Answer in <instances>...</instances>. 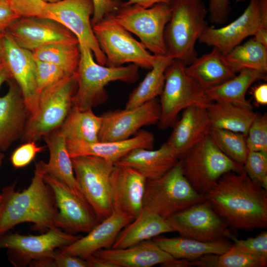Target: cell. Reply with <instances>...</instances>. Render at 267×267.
I'll return each mask as SVG.
<instances>
[{
  "mask_svg": "<svg viewBox=\"0 0 267 267\" xmlns=\"http://www.w3.org/2000/svg\"><path fill=\"white\" fill-rule=\"evenodd\" d=\"M81 236L54 227L38 235L5 233L0 236V249H7L10 261L15 266L51 258L56 249L73 243Z\"/></svg>",
  "mask_w": 267,
  "mask_h": 267,
  "instance_id": "cell-12",
  "label": "cell"
},
{
  "mask_svg": "<svg viewBox=\"0 0 267 267\" xmlns=\"http://www.w3.org/2000/svg\"><path fill=\"white\" fill-rule=\"evenodd\" d=\"M165 31L167 54L185 66L197 57L195 44L207 26L208 10L202 0H174Z\"/></svg>",
  "mask_w": 267,
  "mask_h": 267,
  "instance_id": "cell-4",
  "label": "cell"
},
{
  "mask_svg": "<svg viewBox=\"0 0 267 267\" xmlns=\"http://www.w3.org/2000/svg\"><path fill=\"white\" fill-rule=\"evenodd\" d=\"M1 153V149L0 148V153Z\"/></svg>",
  "mask_w": 267,
  "mask_h": 267,
  "instance_id": "cell-58",
  "label": "cell"
},
{
  "mask_svg": "<svg viewBox=\"0 0 267 267\" xmlns=\"http://www.w3.org/2000/svg\"><path fill=\"white\" fill-rule=\"evenodd\" d=\"M174 231L181 236L201 241L215 242L229 238L227 223L205 200L166 219Z\"/></svg>",
  "mask_w": 267,
  "mask_h": 267,
  "instance_id": "cell-15",
  "label": "cell"
},
{
  "mask_svg": "<svg viewBox=\"0 0 267 267\" xmlns=\"http://www.w3.org/2000/svg\"><path fill=\"white\" fill-rule=\"evenodd\" d=\"M78 187L99 221L113 212L110 178L114 164L94 156L71 158Z\"/></svg>",
  "mask_w": 267,
  "mask_h": 267,
  "instance_id": "cell-10",
  "label": "cell"
},
{
  "mask_svg": "<svg viewBox=\"0 0 267 267\" xmlns=\"http://www.w3.org/2000/svg\"><path fill=\"white\" fill-rule=\"evenodd\" d=\"M45 147L40 146L35 141L25 142L18 147L12 153L10 161L15 168H21L28 165L36 155L44 150Z\"/></svg>",
  "mask_w": 267,
  "mask_h": 267,
  "instance_id": "cell-43",
  "label": "cell"
},
{
  "mask_svg": "<svg viewBox=\"0 0 267 267\" xmlns=\"http://www.w3.org/2000/svg\"><path fill=\"white\" fill-rule=\"evenodd\" d=\"M185 66L180 61L173 60L166 69L157 123L162 130L172 127L178 114L185 108L193 106L207 108L212 103L205 90L186 73Z\"/></svg>",
  "mask_w": 267,
  "mask_h": 267,
  "instance_id": "cell-8",
  "label": "cell"
},
{
  "mask_svg": "<svg viewBox=\"0 0 267 267\" xmlns=\"http://www.w3.org/2000/svg\"><path fill=\"white\" fill-rule=\"evenodd\" d=\"M133 220L113 211L87 235L59 249L64 254L85 259L99 250L111 248L121 230Z\"/></svg>",
  "mask_w": 267,
  "mask_h": 267,
  "instance_id": "cell-23",
  "label": "cell"
},
{
  "mask_svg": "<svg viewBox=\"0 0 267 267\" xmlns=\"http://www.w3.org/2000/svg\"><path fill=\"white\" fill-rule=\"evenodd\" d=\"M166 142L179 159L189 149L209 135L212 126L207 108L189 106L182 110Z\"/></svg>",
  "mask_w": 267,
  "mask_h": 267,
  "instance_id": "cell-22",
  "label": "cell"
},
{
  "mask_svg": "<svg viewBox=\"0 0 267 267\" xmlns=\"http://www.w3.org/2000/svg\"><path fill=\"white\" fill-rule=\"evenodd\" d=\"M171 13V4L158 3L148 8L124 4L113 16L126 30L137 36L148 50L156 55H165V31Z\"/></svg>",
  "mask_w": 267,
  "mask_h": 267,
  "instance_id": "cell-11",
  "label": "cell"
},
{
  "mask_svg": "<svg viewBox=\"0 0 267 267\" xmlns=\"http://www.w3.org/2000/svg\"><path fill=\"white\" fill-rule=\"evenodd\" d=\"M92 29L106 57L105 65L120 66L130 63L148 69L154 65L157 55L151 53L135 40L115 19L113 13L106 15Z\"/></svg>",
  "mask_w": 267,
  "mask_h": 267,
  "instance_id": "cell-9",
  "label": "cell"
},
{
  "mask_svg": "<svg viewBox=\"0 0 267 267\" xmlns=\"http://www.w3.org/2000/svg\"><path fill=\"white\" fill-rule=\"evenodd\" d=\"M18 18L8 0H0V39L11 24Z\"/></svg>",
  "mask_w": 267,
  "mask_h": 267,
  "instance_id": "cell-48",
  "label": "cell"
},
{
  "mask_svg": "<svg viewBox=\"0 0 267 267\" xmlns=\"http://www.w3.org/2000/svg\"><path fill=\"white\" fill-rule=\"evenodd\" d=\"M266 79V73L254 70H243L222 84L205 91L212 102L232 103L253 108L246 94L256 81Z\"/></svg>",
  "mask_w": 267,
  "mask_h": 267,
  "instance_id": "cell-31",
  "label": "cell"
},
{
  "mask_svg": "<svg viewBox=\"0 0 267 267\" xmlns=\"http://www.w3.org/2000/svg\"><path fill=\"white\" fill-rule=\"evenodd\" d=\"M66 140L68 153L71 158L80 156H94L114 164L134 149H153L155 143L153 134L143 130L139 131L134 137L122 140L86 142Z\"/></svg>",
  "mask_w": 267,
  "mask_h": 267,
  "instance_id": "cell-21",
  "label": "cell"
},
{
  "mask_svg": "<svg viewBox=\"0 0 267 267\" xmlns=\"http://www.w3.org/2000/svg\"><path fill=\"white\" fill-rule=\"evenodd\" d=\"M152 240L164 251L175 259L192 260L206 255H221L232 245L227 239L215 242L201 241L191 238L158 237Z\"/></svg>",
  "mask_w": 267,
  "mask_h": 267,
  "instance_id": "cell-30",
  "label": "cell"
},
{
  "mask_svg": "<svg viewBox=\"0 0 267 267\" xmlns=\"http://www.w3.org/2000/svg\"><path fill=\"white\" fill-rule=\"evenodd\" d=\"M92 1L93 4L92 26L100 22L106 15L115 13L120 7L116 0H92Z\"/></svg>",
  "mask_w": 267,
  "mask_h": 267,
  "instance_id": "cell-47",
  "label": "cell"
},
{
  "mask_svg": "<svg viewBox=\"0 0 267 267\" xmlns=\"http://www.w3.org/2000/svg\"><path fill=\"white\" fill-rule=\"evenodd\" d=\"M80 58L75 72L77 89L73 105L81 110L92 109L105 102L108 95L105 87L110 82L120 81L132 84L139 78V66L133 63L127 66H109L98 63L90 49L79 43Z\"/></svg>",
  "mask_w": 267,
  "mask_h": 267,
  "instance_id": "cell-3",
  "label": "cell"
},
{
  "mask_svg": "<svg viewBox=\"0 0 267 267\" xmlns=\"http://www.w3.org/2000/svg\"><path fill=\"white\" fill-rule=\"evenodd\" d=\"M30 266L34 267H89L86 259L64 254L59 249L56 250L51 258L33 262Z\"/></svg>",
  "mask_w": 267,
  "mask_h": 267,
  "instance_id": "cell-42",
  "label": "cell"
},
{
  "mask_svg": "<svg viewBox=\"0 0 267 267\" xmlns=\"http://www.w3.org/2000/svg\"><path fill=\"white\" fill-rule=\"evenodd\" d=\"M77 86L75 73L44 89L40 94L37 111L28 119L21 140L36 141L59 128L72 107Z\"/></svg>",
  "mask_w": 267,
  "mask_h": 267,
  "instance_id": "cell-7",
  "label": "cell"
},
{
  "mask_svg": "<svg viewBox=\"0 0 267 267\" xmlns=\"http://www.w3.org/2000/svg\"><path fill=\"white\" fill-rule=\"evenodd\" d=\"M253 108L226 102H212L207 108L212 129L240 133L246 136L257 116Z\"/></svg>",
  "mask_w": 267,
  "mask_h": 267,
  "instance_id": "cell-32",
  "label": "cell"
},
{
  "mask_svg": "<svg viewBox=\"0 0 267 267\" xmlns=\"http://www.w3.org/2000/svg\"><path fill=\"white\" fill-rule=\"evenodd\" d=\"M93 13L92 0H61L46 3L40 17L60 23L91 50L95 61L105 65L106 58L97 42L90 21Z\"/></svg>",
  "mask_w": 267,
  "mask_h": 267,
  "instance_id": "cell-14",
  "label": "cell"
},
{
  "mask_svg": "<svg viewBox=\"0 0 267 267\" xmlns=\"http://www.w3.org/2000/svg\"><path fill=\"white\" fill-rule=\"evenodd\" d=\"M248 150L267 151V114L258 115L246 136Z\"/></svg>",
  "mask_w": 267,
  "mask_h": 267,
  "instance_id": "cell-40",
  "label": "cell"
},
{
  "mask_svg": "<svg viewBox=\"0 0 267 267\" xmlns=\"http://www.w3.org/2000/svg\"><path fill=\"white\" fill-rule=\"evenodd\" d=\"M4 157V156L3 154L2 153H0V167L1 166L2 161H3V159Z\"/></svg>",
  "mask_w": 267,
  "mask_h": 267,
  "instance_id": "cell-56",
  "label": "cell"
},
{
  "mask_svg": "<svg viewBox=\"0 0 267 267\" xmlns=\"http://www.w3.org/2000/svg\"><path fill=\"white\" fill-rule=\"evenodd\" d=\"M49 152L47 173L66 185L78 196L84 197L77 184L66 140L59 128L44 136Z\"/></svg>",
  "mask_w": 267,
  "mask_h": 267,
  "instance_id": "cell-29",
  "label": "cell"
},
{
  "mask_svg": "<svg viewBox=\"0 0 267 267\" xmlns=\"http://www.w3.org/2000/svg\"><path fill=\"white\" fill-rule=\"evenodd\" d=\"M35 59L52 63L61 69L67 76L73 75L80 58L79 44L56 43L48 44L33 51Z\"/></svg>",
  "mask_w": 267,
  "mask_h": 267,
  "instance_id": "cell-36",
  "label": "cell"
},
{
  "mask_svg": "<svg viewBox=\"0 0 267 267\" xmlns=\"http://www.w3.org/2000/svg\"><path fill=\"white\" fill-rule=\"evenodd\" d=\"M0 199H1V195L0 194Z\"/></svg>",
  "mask_w": 267,
  "mask_h": 267,
  "instance_id": "cell-59",
  "label": "cell"
},
{
  "mask_svg": "<svg viewBox=\"0 0 267 267\" xmlns=\"http://www.w3.org/2000/svg\"><path fill=\"white\" fill-rule=\"evenodd\" d=\"M186 73L205 91L218 86L236 75L225 63L217 48L198 57L185 66Z\"/></svg>",
  "mask_w": 267,
  "mask_h": 267,
  "instance_id": "cell-27",
  "label": "cell"
},
{
  "mask_svg": "<svg viewBox=\"0 0 267 267\" xmlns=\"http://www.w3.org/2000/svg\"><path fill=\"white\" fill-rule=\"evenodd\" d=\"M21 47L33 51L56 43L79 44L76 36L64 26L53 20L39 17H21L15 20L5 31Z\"/></svg>",
  "mask_w": 267,
  "mask_h": 267,
  "instance_id": "cell-19",
  "label": "cell"
},
{
  "mask_svg": "<svg viewBox=\"0 0 267 267\" xmlns=\"http://www.w3.org/2000/svg\"><path fill=\"white\" fill-rule=\"evenodd\" d=\"M44 181L52 191L58 210L56 227L72 234L88 233L99 223L85 199L76 195L67 185L48 173Z\"/></svg>",
  "mask_w": 267,
  "mask_h": 267,
  "instance_id": "cell-18",
  "label": "cell"
},
{
  "mask_svg": "<svg viewBox=\"0 0 267 267\" xmlns=\"http://www.w3.org/2000/svg\"><path fill=\"white\" fill-rule=\"evenodd\" d=\"M160 114V102L157 98L135 108L106 111L100 116L99 141L128 139L142 127L157 124Z\"/></svg>",
  "mask_w": 267,
  "mask_h": 267,
  "instance_id": "cell-17",
  "label": "cell"
},
{
  "mask_svg": "<svg viewBox=\"0 0 267 267\" xmlns=\"http://www.w3.org/2000/svg\"><path fill=\"white\" fill-rule=\"evenodd\" d=\"M230 10L229 0H209L208 11L211 23L222 24L226 21Z\"/></svg>",
  "mask_w": 267,
  "mask_h": 267,
  "instance_id": "cell-46",
  "label": "cell"
},
{
  "mask_svg": "<svg viewBox=\"0 0 267 267\" xmlns=\"http://www.w3.org/2000/svg\"><path fill=\"white\" fill-rule=\"evenodd\" d=\"M253 38L259 43L267 47V28L258 30L254 35Z\"/></svg>",
  "mask_w": 267,
  "mask_h": 267,
  "instance_id": "cell-52",
  "label": "cell"
},
{
  "mask_svg": "<svg viewBox=\"0 0 267 267\" xmlns=\"http://www.w3.org/2000/svg\"><path fill=\"white\" fill-rule=\"evenodd\" d=\"M183 175L180 161L162 177L146 180L142 210L167 219L194 204L205 200Z\"/></svg>",
  "mask_w": 267,
  "mask_h": 267,
  "instance_id": "cell-6",
  "label": "cell"
},
{
  "mask_svg": "<svg viewBox=\"0 0 267 267\" xmlns=\"http://www.w3.org/2000/svg\"><path fill=\"white\" fill-rule=\"evenodd\" d=\"M30 116L20 89L14 81L10 82L9 89L0 96V148L5 151L24 132Z\"/></svg>",
  "mask_w": 267,
  "mask_h": 267,
  "instance_id": "cell-24",
  "label": "cell"
},
{
  "mask_svg": "<svg viewBox=\"0 0 267 267\" xmlns=\"http://www.w3.org/2000/svg\"><path fill=\"white\" fill-rule=\"evenodd\" d=\"M267 258L250 252L234 244L219 255L217 267H265Z\"/></svg>",
  "mask_w": 267,
  "mask_h": 267,
  "instance_id": "cell-38",
  "label": "cell"
},
{
  "mask_svg": "<svg viewBox=\"0 0 267 267\" xmlns=\"http://www.w3.org/2000/svg\"><path fill=\"white\" fill-rule=\"evenodd\" d=\"M173 0H128L124 4H134L148 8L158 3L171 4Z\"/></svg>",
  "mask_w": 267,
  "mask_h": 267,
  "instance_id": "cell-50",
  "label": "cell"
},
{
  "mask_svg": "<svg viewBox=\"0 0 267 267\" xmlns=\"http://www.w3.org/2000/svg\"><path fill=\"white\" fill-rule=\"evenodd\" d=\"M92 255L111 262L116 267H151L174 259L152 239L124 249H102Z\"/></svg>",
  "mask_w": 267,
  "mask_h": 267,
  "instance_id": "cell-25",
  "label": "cell"
},
{
  "mask_svg": "<svg viewBox=\"0 0 267 267\" xmlns=\"http://www.w3.org/2000/svg\"><path fill=\"white\" fill-rule=\"evenodd\" d=\"M174 232L166 219L142 210L119 232L111 248L124 249L165 233Z\"/></svg>",
  "mask_w": 267,
  "mask_h": 267,
  "instance_id": "cell-28",
  "label": "cell"
},
{
  "mask_svg": "<svg viewBox=\"0 0 267 267\" xmlns=\"http://www.w3.org/2000/svg\"><path fill=\"white\" fill-rule=\"evenodd\" d=\"M11 77L6 68L0 70V87L5 81H8Z\"/></svg>",
  "mask_w": 267,
  "mask_h": 267,
  "instance_id": "cell-53",
  "label": "cell"
},
{
  "mask_svg": "<svg viewBox=\"0 0 267 267\" xmlns=\"http://www.w3.org/2000/svg\"><path fill=\"white\" fill-rule=\"evenodd\" d=\"M146 178L131 167L115 165L110 178L113 211L133 220L143 209Z\"/></svg>",
  "mask_w": 267,
  "mask_h": 267,
  "instance_id": "cell-20",
  "label": "cell"
},
{
  "mask_svg": "<svg viewBox=\"0 0 267 267\" xmlns=\"http://www.w3.org/2000/svg\"><path fill=\"white\" fill-rule=\"evenodd\" d=\"M0 50L5 67L19 87L30 117L34 116L40 93L32 51L18 45L6 32L0 39Z\"/></svg>",
  "mask_w": 267,
  "mask_h": 267,
  "instance_id": "cell-16",
  "label": "cell"
},
{
  "mask_svg": "<svg viewBox=\"0 0 267 267\" xmlns=\"http://www.w3.org/2000/svg\"><path fill=\"white\" fill-rule=\"evenodd\" d=\"M209 135L223 154L243 165L248 151L244 134L225 130L212 129Z\"/></svg>",
  "mask_w": 267,
  "mask_h": 267,
  "instance_id": "cell-37",
  "label": "cell"
},
{
  "mask_svg": "<svg viewBox=\"0 0 267 267\" xmlns=\"http://www.w3.org/2000/svg\"><path fill=\"white\" fill-rule=\"evenodd\" d=\"M243 166L251 180L267 190V151L248 150Z\"/></svg>",
  "mask_w": 267,
  "mask_h": 267,
  "instance_id": "cell-39",
  "label": "cell"
},
{
  "mask_svg": "<svg viewBox=\"0 0 267 267\" xmlns=\"http://www.w3.org/2000/svg\"><path fill=\"white\" fill-rule=\"evenodd\" d=\"M179 158L166 142L159 148L134 149L117 161L114 165L134 168L147 179L158 178L171 170Z\"/></svg>",
  "mask_w": 267,
  "mask_h": 267,
  "instance_id": "cell-26",
  "label": "cell"
},
{
  "mask_svg": "<svg viewBox=\"0 0 267 267\" xmlns=\"http://www.w3.org/2000/svg\"><path fill=\"white\" fill-rule=\"evenodd\" d=\"M204 197L234 229L267 227V190L251 180L244 171L223 175Z\"/></svg>",
  "mask_w": 267,
  "mask_h": 267,
  "instance_id": "cell-1",
  "label": "cell"
},
{
  "mask_svg": "<svg viewBox=\"0 0 267 267\" xmlns=\"http://www.w3.org/2000/svg\"><path fill=\"white\" fill-rule=\"evenodd\" d=\"M179 159L185 177L193 188L203 196L223 175L244 171L243 165L223 154L210 135L189 149Z\"/></svg>",
  "mask_w": 267,
  "mask_h": 267,
  "instance_id": "cell-5",
  "label": "cell"
},
{
  "mask_svg": "<svg viewBox=\"0 0 267 267\" xmlns=\"http://www.w3.org/2000/svg\"><path fill=\"white\" fill-rule=\"evenodd\" d=\"M101 117L89 109L81 110L72 105L65 121L59 128L66 139L86 142L99 141Z\"/></svg>",
  "mask_w": 267,
  "mask_h": 267,
  "instance_id": "cell-33",
  "label": "cell"
},
{
  "mask_svg": "<svg viewBox=\"0 0 267 267\" xmlns=\"http://www.w3.org/2000/svg\"><path fill=\"white\" fill-rule=\"evenodd\" d=\"M255 102L261 105L267 104V84L263 83L256 86L252 90Z\"/></svg>",
  "mask_w": 267,
  "mask_h": 267,
  "instance_id": "cell-49",
  "label": "cell"
},
{
  "mask_svg": "<svg viewBox=\"0 0 267 267\" xmlns=\"http://www.w3.org/2000/svg\"><path fill=\"white\" fill-rule=\"evenodd\" d=\"M46 3H54L57 1H59L61 0H43Z\"/></svg>",
  "mask_w": 267,
  "mask_h": 267,
  "instance_id": "cell-55",
  "label": "cell"
},
{
  "mask_svg": "<svg viewBox=\"0 0 267 267\" xmlns=\"http://www.w3.org/2000/svg\"><path fill=\"white\" fill-rule=\"evenodd\" d=\"M4 68H6L5 67L0 50V70H1Z\"/></svg>",
  "mask_w": 267,
  "mask_h": 267,
  "instance_id": "cell-54",
  "label": "cell"
},
{
  "mask_svg": "<svg viewBox=\"0 0 267 267\" xmlns=\"http://www.w3.org/2000/svg\"><path fill=\"white\" fill-rule=\"evenodd\" d=\"M173 60L166 55H157L150 71L129 95L125 108L136 107L160 95L165 84L166 69Z\"/></svg>",
  "mask_w": 267,
  "mask_h": 267,
  "instance_id": "cell-35",
  "label": "cell"
},
{
  "mask_svg": "<svg viewBox=\"0 0 267 267\" xmlns=\"http://www.w3.org/2000/svg\"><path fill=\"white\" fill-rule=\"evenodd\" d=\"M35 60L36 81L40 94L45 89L68 76L62 69L52 63Z\"/></svg>",
  "mask_w": 267,
  "mask_h": 267,
  "instance_id": "cell-41",
  "label": "cell"
},
{
  "mask_svg": "<svg viewBox=\"0 0 267 267\" xmlns=\"http://www.w3.org/2000/svg\"><path fill=\"white\" fill-rule=\"evenodd\" d=\"M13 11L19 17H40L46 2L43 0H8Z\"/></svg>",
  "mask_w": 267,
  "mask_h": 267,
  "instance_id": "cell-45",
  "label": "cell"
},
{
  "mask_svg": "<svg viewBox=\"0 0 267 267\" xmlns=\"http://www.w3.org/2000/svg\"><path fill=\"white\" fill-rule=\"evenodd\" d=\"M46 163L36 164L29 186L22 192L15 190V183L4 187L0 194V236L23 222H31L37 230L46 231L56 227L58 212L53 193L44 181Z\"/></svg>",
  "mask_w": 267,
  "mask_h": 267,
  "instance_id": "cell-2",
  "label": "cell"
},
{
  "mask_svg": "<svg viewBox=\"0 0 267 267\" xmlns=\"http://www.w3.org/2000/svg\"><path fill=\"white\" fill-rule=\"evenodd\" d=\"M234 0L236 2H241V1H244L245 0Z\"/></svg>",
  "mask_w": 267,
  "mask_h": 267,
  "instance_id": "cell-57",
  "label": "cell"
},
{
  "mask_svg": "<svg viewBox=\"0 0 267 267\" xmlns=\"http://www.w3.org/2000/svg\"><path fill=\"white\" fill-rule=\"evenodd\" d=\"M222 58L235 74L243 70H254L267 73V47L253 38L222 54Z\"/></svg>",
  "mask_w": 267,
  "mask_h": 267,
  "instance_id": "cell-34",
  "label": "cell"
},
{
  "mask_svg": "<svg viewBox=\"0 0 267 267\" xmlns=\"http://www.w3.org/2000/svg\"><path fill=\"white\" fill-rule=\"evenodd\" d=\"M263 28H267V0H250L236 19L220 28L206 26L198 41L225 54Z\"/></svg>",
  "mask_w": 267,
  "mask_h": 267,
  "instance_id": "cell-13",
  "label": "cell"
},
{
  "mask_svg": "<svg viewBox=\"0 0 267 267\" xmlns=\"http://www.w3.org/2000/svg\"><path fill=\"white\" fill-rule=\"evenodd\" d=\"M89 267H116L111 262L91 255L85 259Z\"/></svg>",
  "mask_w": 267,
  "mask_h": 267,
  "instance_id": "cell-51",
  "label": "cell"
},
{
  "mask_svg": "<svg viewBox=\"0 0 267 267\" xmlns=\"http://www.w3.org/2000/svg\"><path fill=\"white\" fill-rule=\"evenodd\" d=\"M233 242V244L250 252L267 258V232L262 231L255 237L246 239H239L232 233L229 238Z\"/></svg>",
  "mask_w": 267,
  "mask_h": 267,
  "instance_id": "cell-44",
  "label": "cell"
}]
</instances>
